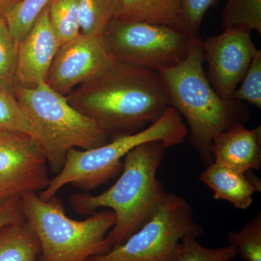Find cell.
Returning <instances> with one entry per match:
<instances>
[{
	"mask_svg": "<svg viewBox=\"0 0 261 261\" xmlns=\"http://www.w3.org/2000/svg\"><path fill=\"white\" fill-rule=\"evenodd\" d=\"M65 98L111 140L153 124L170 106L167 88L157 71L118 61Z\"/></svg>",
	"mask_w": 261,
	"mask_h": 261,
	"instance_id": "6da1fadb",
	"label": "cell"
},
{
	"mask_svg": "<svg viewBox=\"0 0 261 261\" xmlns=\"http://www.w3.org/2000/svg\"><path fill=\"white\" fill-rule=\"evenodd\" d=\"M202 41L207 80L221 99L230 100L257 50L251 32L237 27Z\"/></svg>",
	"mask_w": 261,
	"mask_h": 261,
	"instance_id": "30bf717a",
	"label": "cell"
},
{
	"mask_svg": "<svg viewBox=\"0 0 261 261\" xmlns=\"http://www.w3.org/2000/svg\"><path fill=\"white\" fill-rule=\"evenodd\" d=\"M196 239L186 237L181 240L178 261H231L238 255V250L233 245L207 248Z\"/></svg>",
	"mask_w": 261,
	"mask_h": 261,
	"instance_id": "cb8c5ba5",
	"label": "cell"
},
{
	"mask_svg": "<svg viewBox=\"0 0 261 261\" xmlns=\"http://www.w3.org/2000/svg\"><path fill=\"white\" fill-rule=\"evenodd\" d=\"M49 181L47 159L32 137L0 134V207L15 197L43 191Z\"/></svg>",
	"mask_w": 261,
	"mask_h": 261,
	"instance_id": "9c48e42d",
	"label": "cell"
},
{
	"mask_svg": "<svg viewBox=\"0 0 261 261\" xmlns=\"http://www.w3.org/2000/svg\"><path fill=\"white\" fill-rule=\"evenodd\" d=\"M166 148L161 141L137 146L125 156L121 176L111 188L98 195L82 192L70 197V205L83 216L99 208L114 212L116 224L107 235L113 248L124 243L152 217L167 192L156 178Z\"/></svg>",
	"mask_w": 261,
	"mask_h": 261,
	"instance_id": "7a4b0ae2",
	"label": "cell"
},
{
	"mask_svg": "<svg viewBox=\"0 0 261 261\" xmlns=\"http://www.w3.org/2000/svg\"><path fill=\"white\" fill-rule=\"evenodd\" d=\"M40 244L27 221L0 227V261H39Z\"/></svg>",
	"mask_w": 261,
	"mask_h": 261,
	"instance_id": "2e32d148",
	"label": "cell"
},
{
	"mask_svg": "<svg viewBox=\"0 0 261 261\" xmlns=\"http://www.w3.org/2000/svg\"><path fill=\"white\" fill-rule=\"evenodd\" d=\"M217 0H181L178 29L192 37H198L206 12Z\"/></svg>",
	"mask_w": 261,
	"mask_h": 261,
	"instance_id": "484cf974",
	"label": "cell"
},
{
	"mask_svg": "<svg viewBox=\"0 0 261 261\" xmlns=\"http://www.w3.org/2000/svg\"><path fill=\"white\" fill-rule=\"evenodd\" d=\"M200 37L195 38L187 58L158 73L166 84L170 106L186 119L189 141L206 166L214 163L211 146L216 135L238 123H245L250 113L243 102L221 99L207 80L203 68Z\"/></svg>",
	"mask_w": 261,
	"mask_h": 261,
	"instance_id": "3957f363",
	"label": "cell"
},
{
	"mask_svg": "<svg viewBox=\"0 0 261 261\" xmlns=\"http://www.w3.org/2000/svg\"><path fill=\"white\" fill-rule=\"evenodd\" d=\"M221 18L224 28L237 27L261 34V0H226Z\"/></svg>",
	"mask_w": 261,
	"mask_h": 261,
	"instance_id": "d6986e66",
	"label": "cell"
},
{
	"mask_svg": "<svg viewBox=\"0 0 261 261\" xmlns=\"http://www.w3.org/2000/svg\"><path fill=\"white\" fill-rule=\"evenodd\" d=\"M229 245L238 250L245 261H261V214L258 213L240 231L228 233Z\"/></svg>",
	"mask_w": 261,
	"mask_h": 261,
	"instance_id": "603a6c76",
	"label": "cell"
},
{
	"mask_svg": "<svg viewBox=\"0 0 261 261\" xmlns=\"http://www.w3.org/2000/svg\"><path fill=\"white\" fill-rule=\"evenodd\" d=\"M50 2L51 0H21L4 15L10 32L19 43L28 35L38 17Z\"/></svg>",
	"mask_w": 261,
	"mask_h": 261,
	"instance_id": "ffe728a7",
	"label": "cell"
},
{
	"mask_svg": "<svg viewBox=\"0 0 261 261\" xmlns=\"http://www.w3.org/2000/svg\"><path fill=\"white\" fill-rule=\"evenodd\" d=\"M14 94L53 172L61 171L69 149L88 150L111 141L95 122L72 107L45 82L34 89L15 87Z\"/></svg>",
	"mask_w": 261,
	"mask_h": 261,
	"instance_id": "8992f818",
	"label": "cell"
},
{
	"mask_svg": "<svg viewBox=\"0 0 261 261\" xmlns=\"http://www.w3.org/2000/svg\"><path fill=\"white\" fill-rule=\"evenodd\" d=\"M214 162L237 172L245 173L261 168V127L248 129L238 123L213 140Z\"/></svg>",
	"mask_w": 261,
	"mask_h": 261,
	"instance_id": "4fadbf2b",
	"label": "cell"
},
{
	"mask_svg": "<svg viewBox=\"0 0 261 261\" xmlns=\"http://www.w3.org/2000/svg\"><path fill=\"white\" fill-rule=\"evenodd\" d=\"M116 61L102 36L80 34L59 47L45 83L66 97L75 87L93 80Z\"/></svg>",
	"mask_w": 261,
	"mask_h": 261,
	"instance_id": "8fae6325",
	"label": "cell"
},
{
	"mask_svg": "<svg viewBox=\"0 0 261 261\" xmlns=\"http://www.w3.org/2000/svg\"><path fill=\"white\" fill-rule=\"evenodd\" d=\"M181 0H118L116 18L178 29Z\"/></svg>",
	"mask_w": 261,
	"mask_h": 261,
	"instance_id": "9a60e30c",
	"label": "cell"
},
{
	"mask_svg": "<svg viewBox=\"0 0 261 261\" xmlns=\"http://www.w3.org/2000/svg\"><path fill=\"white\" fill-rule=\"evenodd\" d=\"M23 133L36 141V135L15 94L0 85V134Z\"/></svg>",
	"mask_w": 261,
	"mask_h": 261,
	"instance_id": "7402d4cb",
	"label": "cell"
},
{
	"mask_svg": "<svg viewBox=\"0 0 261 261\" xmlns=\"http://www.w3.org/2000/svg\"><path fill=\"white\" fill-rule=\"evenodd\" d=\"M202 233L189 202L166 192L152 217L124 243L87 261H178L181 240Z\"/></svg>",
	"mask_w": 261,
	"mask_h": 261,
	"instance_id": "52a82bcc",
	"label": "cell"
},
{
	"mask_svg": "<svg viewBox=\"0 0 261 261\" xmlns=\"http://www.w3.org/2000/svg\"><path fill=\"white\" fill-rule=\"evenodd\" d=\"M118 0H79L80 34L87 37L102 36L116 18Z\"/></svg>",
	"mask_w": 261,
	"mask_h": 261,
	"instance_id": "e0dca14e",
	"label": "cell"
},
{
	"mask_svg": "<svg viewBox=\"0 0 261 261\" xmlns=\"http://www.w3.org/2000/svg\"><path fill=\"white\" fill-rule=\"evenodd\" d=\"M47 8L49 23L61 45L80 35L79 0H51Z\"/></svg>",
	"mask_w": 261,
	"mask_h": 261,
	"instance_id": "ac0fdd59",
	"label": "cell"
},
{
	"mask_svg": "<svg viewBox=\"0 0 261 261\" xmlns=\"http://www.w3.org/2000/svg\"><path fill=\"white\" fill-rule=\"evenodd\" d=\"M102 37L116 61L154 71L179 64L196 38L174 27L118 18Z\"/></svg>",
	"mask_w": 261,
	"mask_h": 261,
	"instance_id": "ba28073f",
	"label": "cell"
},
{
	"mask_svg": "<svg viewBox=\"0 0 261 261\" xmlns=\"http://www.w3.org/2000/svg\"><path fill=\"white\" fill-rule=\"evenodd\" d=\"M60 47L49 23L47 7L38 17L28 35L19 43L15 87L34 89L45 82Z\"/></svg>",
	"mask_w": 261,
	"mask_h": 261,
	"instance_id": "7c38bea8",
	"label": "cell"
},
{
	"mask_svg": "<svg viewBox=\"0 0 261 261\" xmlns=\"http://www.w3.org/2000/svg\"><path fill=\"white\" fill-rule=\"evenodd\" d=\"M21 0H0V15L5 14L13 9Z\"/></svg>",
	"mask_w": 261,
	"mask_h": 261,
	"instance_id": "83f0119b",
	"label": "cell"
},
{
	"mask_svg": "<svg viewBox=\"0 0 261 261\" xmlns=\"http://www.w3.org/2000/svg\"><path fill=\"white\" fill-rule=\"evenodd\" d=\"M19 42L10 32L4 16L0 15V85L14 94Z\"/></svg>",
	"mask_w": 261,
	"mask_h": 261,
	"instance_id": "44dd1931",
	"label": "cell"
},
{
	"mask_svg": "<svg viewBox=\"0 0 261 261\" xmlns=\"http://www.w3.org/2000/svg\"><path fill=\"white\" fill-rule=\"evenodd\" d=\"M187 136L188 128L181 115L169 106L155 123L137 133L116 137L97 148L69 149L61 171L50 179L47 188L37 195L42 200H49L69 184L88 192L121 174L122 159L137 146L161 141L168 148L185 142Z\"/></svg>",
	"mask_w": 261,
	"mask_h": 261,
	"instance_id": "5b68a950",
	"label": "cell"
},
{
	"mask_svg": "<svg viewBox=\"0 0 261 261\" xmlns=\"http://www.w3.org/2000/svg\"><path fill=\"white\" fill-rule=\"evenodd\" d=\"M200 180L214 192V199L228 201L238 209L248 208L255 192L261 191V181L250 171L241 173L212 163L201 173Z\"/></svg>",
	"mask_w": 261,
	"mask_h": 261,
	"instance_id": "5bb4252c",
	"label": "cell"
},
{
	"mask_svg": "<svg viewBox=\"0 0 261 261\" xmlns=\"http://www.w3.org/2000/svg\"><path fill=\"white\" fill-rule=\"evenodd\" d=\"M242 84L237 88L233 99L247 102L261 109V51L257 49L252 58Z\"/></svg>",
	"mask_w": 261,
	"mask_h": 261,
	"instance_id": "d4e9b609",
	"label": "cell"
},
{
	"mask_svg": "<svg viewBox=\"0 0 261 261\" xmlns=\"http://www.w3.org/2000/svg\"><path fill=\"white\" fill-rule=\"evenodd\" d=\"M25 221L20 199H12L0 207V227L10 223Z\"/></svg>",
	"mask_w": 261,
	"mask_h": 261,
	"instance_id": "4316f807",
	"label": "cell"
},
{
	"mask_svg": "<svg viewBox=\"0 0 261 261\" xmlns=\"http://www.w3.org/2000/svg\"><path fill=\"white\" fill-rule=\"evenodd\" d=\"M20 203L25 221L40 244L39 261H87L112 250L107 239L116 222L112 210L76 221L67 216L56 195L44 201L37 193H29L20 198Z\"/></svg>",
	"mask_w": 261,
	"mask_h": 261,
	"instance_id": "277c9868",
	"label": "cell"
}]
</instances>
